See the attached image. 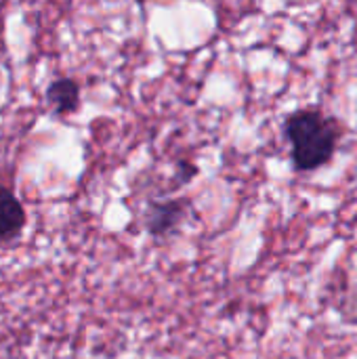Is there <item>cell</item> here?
Masks as SVG:
<instances>
[{
  "label": "cell",
  "instance_id": "6da1fadb",
  "mask_svg": "<svg viewBox=\"0 0 357 359\" xmlns=\"http://www.w3.org/2000/svg\"><path fill=\"white\" fill-rule=\"evenodd\" d=\"M284 133L292 147V166L301 172H311L328 164L341 139L339 122L316 109L290 114L286 118Z\"/></svg>",
  "mask_w": 357,
  "mask_h": 359
},
{
  "label": "cell",
  "instance_id": "7a4b0ae2",
  "mask_svg": "<svg viewBox=\"0 0 357 359\" xmlns=\"http://www.w3.org/2000/svg\"><path fill=\"white\" fill-rule=\"evenodd\" d=\"M25 225H27V215L23 204L11 189L0 187V248L19 242Z\"/></svg>",
  "mask_w": 357,
  "mask_h": 359
},
{
  "label": "cell",
  "instance_id": "3957f363",
  "mask_svg": "<svg viewBox=\"0 0 357 359\" xmlns=\"http://www.w3.org/2000/svg\"><path fill=\"white\" fill-rule=\"evenodd\" d=\"M183 217H185V202L183 200L154 202L147 210L145 225L154 236H162V233H168L173 227H177Z\"/></svg>",
  "mask_w": 357,
  "mask_h": 359
},
{
  "label": "cell",
  "instance_id": "277c9868",
  "mask_svg": "<svg viewBox=\"0 0 357 359\" xmlns=\"http://www.w3.org/2000/svg\"><path fill=\"white\" fill-rule=\"evenodd\" d=\"M46 103L57 116H69L80 107V84L72 78H57L46 88Z\"/></svg>",
  "mask_w": 357,
  "mask_h": 359
},
{
  "label": "cell",
  "instance_id": "5b68a950",
  "mask_svg": "<svg viewBox=\"0 0 357 359\" xmlns=\"http://www.w3.org/2000/svg\"><path fill=\"white\" fill-rule=\"evenodd\" d=\"M196 172H198V168H196L194 164H189V162H181V164H179V181H181V183L189 181Z\"/></svg>",
  "mask_w": 357,
  "mask_h": 359
}]
</instances>
